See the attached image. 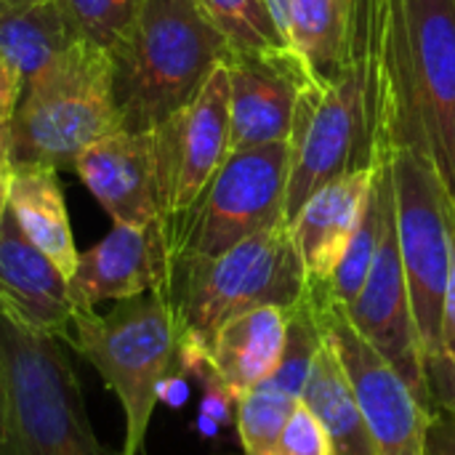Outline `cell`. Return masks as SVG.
Masks as SVG:
<instances>
[{
  "instance_id": "1",
  "label": "cell",
  "mask_w": 455,
  "mask_h": 455,
  "mask_svg": "<svg viewBox=\"0 0 455 455\" xmlns=\"http://www.w3.org/2000/svg\"><path fill=\"white\" fill-rule=\"evenodd\" d=\"M357 56L384 149L421 155L455 216V0H360Z\"/></svg>"
},
{
  "instance_id": "2",
  "label": "cell",
  "mask_w": 455,
  "mask_h": 455,
  "mask_svg": "<svg viewBox=\"0 0 455 455\" xmlns=\"http://www.w3.org/2000/svg\"><path fill=\"white\" fill-rule=\"evenodd\" d=\"M309 293V277L291 224H277L219 256L171 259L163 296L173 312L181 360L200 368L216 333L256 307L293 309Z\"/></svg>"
},
{
  "instance_id": "3",
  "label": "cell",
  "mask_w": 455,
  "mask_h": 455,
  "mask_svg": "<svg viewBox=\"0 0 455 455\" xmlns=\"http://www.w3.org/2000/svg\"><path fill=\"white\" fill-rule=\"evenodd\" d=\"M232 48L197 0H141L112 51L125 131H155L181 112Z\"/></svg>"
},
{
  "instance_id": "4",
  "label": "cell",
  "mask_w": 455,
  "mask_h": 455,
  "mask_svg": "<svg viewBox=\"0 0 455 455\" xmlns=\"http://www.w3.org/2000/svg\"><path fill=\"white\" fill-rule=\"evenodd\" d=\"M109 387L125 419L120 455H139L163 387L181 360V339L163 291L115 301L109 312L77 309L64 339Z\"/></svg>"
},
{
  "instance_id": "5",
  "label": "cell",
  "mask_w": 455,
  "mask_h": 455,
  "mask_svg": "<svg viewBox=\"0 0 455 455\" xmlns=\"http://www.w3.org/2000/svg\"><path fill=\"white\" fill-rule=\"evenodd\" d=\"M5 427L0 455H115L88 421L67 344L0 312Z\"/></svg>"
},
{
  "instance_id": "6",
  "label": "cell",
  "mask_w": 455,
  "mask_h": 455,
  "mask_svg": "<svg viewBox=\"0 0 455 455\" xmlns=\"http://www.w3.org/2000/svg\"><path fill=\"white\" fill-rule=\"evenodd\" d=\"M123 131L112 53L77 37L21 91L11 120L13 163H75L83 149Z\"/></svg>"
},
{
  "instance_id": "7",
  "label": "cell",
  "mask_w": 455,
  "mask_h": 455,
  "mask_svg": "<svg viewBox=\"0 0 455 455\" xmlns=\"http://www.w3.org/2000/svg\"><path fill=\"white\" fill-rule=\"evenodd\" d=\"M397 240L435 408H453V371L443 347V309L453 259V211L435 168L411 149L387 152Z\"/></svg>"
},
{
  "instance_id": "8",
  "label": "cell",
  "mask_w": 455,
  "mask_h": 455,
  "mask_svg": "<svg viewBox=\"0 0 455 455\" xmlns=\"http://www.w3.org/2000/svg\"><path fill=\"white\" fill-rule=\"evenodd\" d=\"M291 173L285 219L325 184L387 160L376 123L368 64L352 59L331 83H312L299 99L291 131Z\"/></svg>"
},
{
  "instance_id": "9",
  "label": "cell",
  "mask_w": 455,
  "mask_h": 455,
  "mask_svg": "<svg viewBox=\"0 0 455 455\" xmlns=\"http://www.w3.org/2000/svg\"><path fill=\"white\" fill-rule=\"evenodd\" d=\"M288 173L291 141L229 152L197 203L165 224L171 259L219 256L251 235L288 224Z\"/></svg>"
},
{
  "instance_id": "10",
  "label": "cell",
  "mask_w": 455,
  "mask_h": 455,
  "mask_svg": "<svg viewBox=\"0 0 455 455\" xmlns=\"http://www.w3.org/2000/svg\"><path fill=\"white\" fill-rule=\"evenodd\" d=\"M381 192H384V224L376 259L371 272L349 307H344L355 331L405 379L424 408L435 411V397L429 389L427 363L413 320L411 291L405 280V267L397 240V208L389 163H381Z\"/></svg>"
},
{
  "instance_id": "11",
  "label": "cell",
  "mask_w": 455,
  "mask_h": 455,
  "mask_svg": "<svg viewBox=\"0 0 455 455\" xmlns=\"http://www.w3.org/2000/svg\"><path fill=\"white\" fill-rule=\"evenodd\" d=\"M312 293V291H309ZM315 307L325 336L333 341L347 379L360 403L363 419L379 455H424L429 411L405 379L355 331L344 307L323 301Z\"/></svg>"
},
{
  "instance_id": "12",
  "label": "cell",
  "mask_w": 455,
  "mask_h": 455,
  "mask_svg": "<svg viewBox=\"0 0 455 455\" xmlns=\"http://www.w3.org/2000/svg\"><path fill=\"white\" fill-rule=\"evenodd\" d=\"M157 131L165 224L184 216L229 157V69L216 67L200 93Z\"/></svg>"
},
{
  "instance_id": "13",
  "label": "cell",
  "mask_w": 455,
  "mask_h": 455,
  "mask_svg": "<svg viewBox=\"0 0 455 455\" xmlns=\"http://www.w3.org/2000/svg\"><path fill=\"white\" fill-rule=\"evenodd\" d=\"M229 69V152L288 141L304 91L317 83L291 48L232 53Z\"/></svg>"
},
{
  "instance_id": "14",
  "label": "cell",
  "mask_w": 455,
  "mask_h": 455,
  "mask_svg": "<svg viewBox=\"0 0 455 455\" xmlns=\"http://www.w3.org/2000/svg\"><path fill=\"white\" fill-rule=\"evenodd\" d=\"M72 165L112 224L165 221L157 131L123 128L83 149Z\"/></svg>"
},
{
  "instance_id": "15",
  "label": "cell",
  "mask_w": 455,
  "mask_h": 455,
  "mask_svg": "<svg viewBox=\"0 0 455 455\" xmlns=\"http://www.w3.org/2000/svg\"><path fill=\"white\" fill-rule=\"evenodd\" d=\"M165 221L112 224L93 248L77 256L69 277V301L77 309H96L101 301H120L147 291H163L168 280Z\"/></svg>"
},
{
  "instance_id": "16",
  "label": "cell",
  "mask_w": 455,
  "mask_h": 455,
  "mask_svg": "<svg viewBox=\"0 0 455 455\" xmlns=\"http://www.w3.org/2000/svg\"><path fill=\"white\" fill-rule=\"evenodd\" d=\"M325 341V331L315 307L312 293H307L291 309L288 341L283 360L261 384L235 403V427L243 455H275L277 437L291 419L293 408L301 403L304 384L309 379L312 363Z\"/></svg>"
},
{
  "instance_id": "17",
  "label": "cell",
  "mask_w": 455,
  "mask_h": 455,
  "mask_svg": "<svg viewBox=\"0 0 455 455\" xmlns=\"http://www.w3.org/2000/svg\"><path fill=\"white\" fill-rule=\"evenodd\" d=\"M0 312L61 341L75 315L69 277L27 240L11 211L0 221Z\"/></svg>"
},
{
  "instance_id": "18",
  "label": "cell",
  "mask_w": 455,
  "mask_h": 455,
  "mask_svg": "<svg viewBox=\"0 0 455 455\" xmlns=\"http://www.w3.org/2000/svg\"><path fill=\"white\" fill-rule=\"evenodd\" d=\"M376 168H363L349 176H341L323 189H317L301 211L288 221L299 256L304 261L309 288H320L331 280L339 267L349 237L355 235L363 211L368 205Z\"/></svg>"
},
{
  "instance_id": "19",
  "label": "cell",
  "mask_w": 455,
  "mask_h": 455,
  "mask_svg": "<svg viewBox=\"0 0 455 455\" xmlns=\"http://www.w3.org/2000/svg\"><path fill=\"white\" fill-rule=\"evenodd\" d=\"M288 325L291 309L285 307L269 304L243 312L221 325L200 368H205L213 384L237 403L256 384L272 376L283 360Z\"/></svg>"
},
{
  "instance_id": "20",
  "label": "cell",
  "mask_w": 455,
  "mask_h": 455,
  "mask_svg": "<svg viewBox=\"0 0 455 455\" xmlns=\"http://www.w3.org/2000/svg\"><path fill=\"white\" fill-rule=\"evenodd\" d=\"M8 211L27 240L40 248L67 277H72L80 253L75 248L56 165L13 163L8 184Z\"/></svg>"
},
{
  "instance_id": "21",
  "label": "cell",
  "mask_w": 455,
  "mask_h": 455,
  "mask_svg": "<svg viewBox=\"0 0 455 455\" xmlns=\"http://www.w3.org/2000/svg\"><path fill=\"white\" fill-rule=\"evenodd\" d=\"M301 403L323 424V429L331 440V453L379 455L373 437L368 432V424L363 419L360 403L355 397V389H352L347 371L339 360V352L328 336L312 363L309 379L301 392Z\"/></svg>"
},
{
  "instance_id": "22",
  "label": "cell",
  "mask_w": 455,
  "mask_h": 455,
  "mask_svg": "<svg viewBox=\"0 0 455 455\" xmlns=\"http://www.w3.org/2000/svg\"><path fill=\"white\" fill-rule=\"evenodd\" d=\"M77 37L61 0H37L21 8H0V48L19 69L24 85L48 69Z\"/></svg>"
},
{
  "instance_id": "23",
  "label": "cell",
  "mask_w": 455,
  "mask_h": 455,
  "mask_svg": "<svg viewBox=\"0 0 455 455\" xmlns=\"http://www.w3.org/2000/svg\"><path fill=\"white\" fill-rule=\"evenodd\" d=\"M285 35L320 85L352 61L349 24L336 0H291Z\"/></svg>"
},
{
  "instance_id": "24",
  "label": "cell",
  "mask_w": 455,
  "mask_h": 455,
  "mask_svg": "<svg viewBox=\"0 0 455 455\" xmlns=\"http://www.w3.org/2000/svg\"><path fill=\"white\" fill-rule=\"evenodd\" d=\"M381 224H384V192H381V165L368 197V205L363 211V219L355 229V235L349 237V245L339 261V267L333 269L331 280L320 288H309L312 296L339 304V307H349L355 301V296L360 293L371 264L376 259L379 251V240H381Z\"/></svg>"
},
{
  "instance_id": "25",
  "label": "cell",
  "mask_w": 455,
  "mask_h": 455,
  "mask_svg": "<svg viewBox=\"0 0 455 455\" xmlns=\"http://www.w3.org/2000/svg\"><path fill=\"white\" fill-rule=\"evenodd\" d=\"M232 53H261L285 48L288 40L267 0H197Z\"/></svg>"
},
{
  "instance_id": "26",
  "label": "cell",
  "mask_w": 455,
  "mask_h": 455,
  "mask_svg": "<svg viewBox=\"0 0 455 455\" xmlns=\"http://www.w3.org/2000/svg\"><path fill=\"white\" fill-rule=\"evenodd\" d=\"M77 32L109 53L125 37L141 0H61Z\"/></svg>"
},
{
  "instance_id": "27",
  "label": "cell",
  "mask_w": 455,
  "mask_h": 455,
  "mask_svg": "<svg viewBox=\"0 0 455 455\" xmlns=\"http://www.w3.org/2000/svg\"><path fill=\"white\" fill-rule=\"evenodd\" d=\"M275 455H333L323 424L304 403H299L285 421L275 445Z\"/></svg>"
},
{
  "instance_id": "28",
  "label": "cell",
  "mask_w": 455,
  "mask_h": 455,
  "mask_svg": "<svg viewBox=\"0 0 455 455\" xmlns=\"http://www.w3.org/2000/svg\"><path fill=\"white\" fill-rule=\"evenodd\" d=\"M424 455H455V408L437 405L432 411Z\"/></svg>"
},
{
  "instance_id": "29",
  "label": "cell",
  "mask_w": 455,
  "mask_h": 455,
  "mask_svg": "<svg viewBox=\"0 0 455 455\" xmlns=\"http://www.w3.org/2000/svg\"><path fill=\"white\" fill-rule=\"evenodd\" d=\"M21 91H24V80H21L19 69L11 64V59L0 48V131L11 128V120L16 115Z\"/></svg>"
},
{
  "instance_id": "30",
  "label": "cell",
  "mask_w": 455,
  "mask_h": 455,
  "mask_svg": "<svg viewBox=\"0 0 455 455\" xmlns=\"http://www.w3.org/2000/svg\"><path fill=\"white\" fill-rule=\"evenodd\" d=\"M443 347L445 360L453 371L455 363V216H453V259H451V277L445 291V309H443Z\"/></svg>"
},
{
  "instance_id": "31",
  "label": "cell",
  "mask_w": 455,
  "mask_h": 455,
  "mask_svg": "<svg viewBox=\"0 0 455 455\" xmlns=\"http://www.w3.org/2000/svg\"><path fill=\"white\" fill-rule=\"evenodd\" d=\"M11 171H13V160H11V128L0 131V221L8 211V184H11Z\"/></svg>"
},
{
  "instance_id": "32",
  "label": "cell",
  "mask_w": 455,
  "mask_h": 455,
  "mask_svg": "<svg viewBox=\"0 0 455 455\" xmlns=\"http://www.w3.org/2000/svg\"><path fill=\"white\" fill-rule=\"evenodd\" d=\"M347 24H349V43L355 48V37H357V11H360V0H336Z\"/></svg>"
},
{
  "instance_id": "33",
  "label": "cell",
  "mask_w": 455,
  "mask_h": 455,
  "mask_svg": "<svg viewBox=\"0 0 455 455\" xmlns=\"http://www.w3.org/2000/svg\"><path fill=\"white\" fill-rule=\"evenodd\" d=\"M267 5H269V11L275 13L280 29H283V35H285V32H288V8H291V0H267ZM285 40H288V35H285Z\"/></svg>"
},
{
  "instance_id": "34",
  "label": "cell",
  "mask_w": 455,
  "mask_h": 455,
  "mask_svg": "<svg viewBox=\"0 0 455 455\" xmlns=\"http://www.w3.org/2000/svg\"><path fill=\"white\" fill-rule=\"evenodd\" d=\"M5 400H8V389H5V360H3V349H0V440H3V427H5Z\"/></svg>"
},
{
  "instance_id": "35",
  "label": "cell",
  "mask_w": 455,
  "mask_h": 455,
  "mask_svg": "<svg viewBox=\"0 0 455 455\" xmlns=\"http://www.w3.org/2000/svg\"><path fill=\"white\" fill-rule=\"evenodd\" d=\"M29 3H37V0H0V8H21Z\"/></svg>"
},
{
  "instance_id": "36",
  "label": "cell",
  "mask_w": 455,
  "mask_h": 455,
  "mask_svg": "<svg viewBox=\"0 0 455 455\" xmlns=\"http://www.w3.org/2000/svg\"><path fill=\"white\" fill-rule=\"evenodd\" d=\"M453 408H455V363H453Z\"/></svg>"
}]
</instances>
